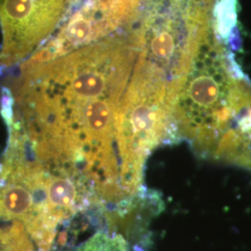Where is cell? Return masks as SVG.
I'll list each match as a JSON object with an SVG mask.
<instances>
[{
  "label": "cell",
  "instance_id": "7",
  "mask_svg": "<svg viewBox=\"0 0 251 251\" xmlns=\"http://www.w3.org/2000/svg\"><path fill=\"white\" fill-rule=\"evenodd\" d=\"M213 157L251 171V104L235 117L225 131Z\"/></svg>",
  "mask_w": 251,
  "mask_h": 251
},
{
  "label": "cell",
  "instance_id": "9",
  "mask_svg": "<svg viewBox=\"0 0 251 251\" xmlns=\"http://www.w3.org/2000/svg\"><path fill=\"white\" fill-rule=\"evenodd\" d=\"M82 1L83 0H68V8H67L66 13H65L63 18H66L67 16H69L72 12L77 9L80 6Z\"/></svg>",
  "mask_w": 251,
  "mask_h": 251
},
{
  "label": "cell",
  "instance_id": "4",
  "mask_svg": "<svg viewBox=\"0 0 251 251\" xmlns=\"http://www.w3.org/2000/svg\"><path fill=\"white\" fill-rule=\"evenodd\" d=\"M146 0H96L75 9L47 45L25 63H49L81 48L106 38L120 27L136 22ZM64 19V20H65Z\"/></svg>",
  "mask_w": 251,
  "mask_h": 251
},
{
  "label": "cell",
  "instance_id": "10",
  "mask_svg": "<svg viewBox=\"0 0 251 251\" xmlns=\"http://www.w3.org/2000/svg\"><path fill=\"white\" fill-rule=\"evenodd\" d=\"M83 1H84V0H83ZM83 1H82V2H83ZM90 1H91V0H90ZM92 1H96V0H92ZM81 4H82V3H81Z\"/></svg>",
  "mask_w": 251,
  "mask_h": 251
},
{
  "label": "cell",
  "instance_id": "3",
  "mask_svg": "<svg viewBox=\"0 0 251 251\" xmlns=\"http://www.w3.org/2000/svg\"><path fill=\"white\" fill-rule=\"evenodd\" d=\"M176 88L143 63L134 68L117 122L119 187L126 204L143 189L145 161L162 143H174L172 106Z\"/></svg>",
  "mask_w": 251,
  "mask_h": 251
},
{
  "label": "cell",
  "instance_id": "1",
  "mask_svg": "<svg viewBox=\"0 0 251 251\" xmlns=\"http://www.w3.org/2000/svg\"><path fill=\"white\" fill-rule=\"evenodd\" d=\"M137 54L129 30L49 63H22L3 90L6 124L42 161L85 178L107 175L118 164L117 122Z\"/></svg>",
  "mask_w": 251,
  "mask_h": 251
},
{
  "label": "cell",
  "instance_id": "8",
  "mask_svg": "<svg viewBox=\"0 0 251 251\" xmlns=\"http://www.w3.org/2000/svg\"><path fill=\"white\" fill-rule=\"evenodd\" d=\"M0 251H36L24 225L18 222H0Z\"/></svg>",
  "mask_w": 251,
  "mask_h": 251
},
{
  "label": "cell",
  "instance_id": "2",
  "mask_svg": "<svg viewBox=\"0 0 251 251\" xmlns=\"http://www.w3.org/2000/svg\"><path fill=\"white\" fill-rule=\"evenodd\" d=\"M251 104V86L236 73L215 25L178 83L172 106L175 142L212 156L235 117Z\"/></svg>",
  "mask_w": 251,
  "mask_h": 251
},
{
  "label": "cell",
  "instance_id": "6",
  "mask_svg": "<svg viewBox=\"0 0 251 251\" xmlns=\"http://www.w3.org/2000/svg\"><path fill=\"white\" fill-rule=\"evenodd\" d=\"M103 209L88 213L87 220L78 214L59 225L49 251H129L121 233L115 231L117 217L107 214L105 224L100 220Z\"/></svg>",
  "mask_w": 251,
  "mask_h": 251
},
{
  "label": "cell",
  "instance_id": "5",
  "mask_svg": "<svg viewBox=\"0 0 251 251\" xmlns=\"http://www.w3.org/2000/svg\"><path fill=\"white\" fill-rule=\"evenodd\" d=\"M68 0H0V70L23 62L63 21Z\"/></svg>",
  "mask_w": 251,
  "mask_h": 251
}]
</instances>
